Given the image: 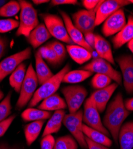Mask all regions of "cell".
I'll list each match as a JSON object with an SVG mask.
<instances>
[{"label": "cell", "instance_id": "cell-39", "mask_svg": "<svg viewBox=\"0 0 133 149\" xmlns=\"http://www.w3.org/2000/svg\"><path fill=\"white\" fill-rule=\"evenodd\" d=\"M100 1L98 0H83L82 4L87 10H92L98 6Z\"/></svg>", "mask_w": 133, "mask_h": 149}, {"label": "cell", "instance_id": "cell-13", "mask_svg": "<svg viewBox=\"0 0 133 149\" xmlns=\"http://www.w3.org/2000/svg\"><path fill=\"white\" fill-rule=\"evenodd\" d=\"M127 22L124 9L120 8L104 22L102 33L106 37L117 34L125 26Z\"/></svg>", "mask_w": 133, "mask_h": 149}, {"label": "cell", "instance_id": "cell-5", "mask_svg": "<svg viewBox=\"0 0 133 149\" xmlns=\"http://www.w3.org/2000/svg\"><path fill=\"white\" fill-rule=\"evenodd\" d=\"M63 123L76 139L83 149H88L83 132V110H79L76 112L70 113L65 115Z\"/></svg>", "mask_w": 133, "mask_h": 149}, {"label": "cell", "instance_id": "cell-14", "mask_svg": "<svg viewBox=\"0 0 133 149\" xmlns=\"http://www.w3.org/2000/svg\"><path fill=\"white\" fill-rule=\"evenodd\" d=\"M122 72L124 86L126 92L133 94V57L123 55L116 59Z\"/></svg>", "mask_w": 133, "mask_h": 149}, {"label": "cell", "instance_id": "cell-32", "mask_svg": "<svg viewBox=\"0 0 133 149\" xmlns=\"http://www.w3.org/2000/svg\"><path fill=\"white\" fill-rule=\"evenodd\" d=\"M20 11V6L16 1H10L0 8V16L12 17L16 15Z\"/></svg>", "mask_w": 133, "mask_h": 149}, {"label": "cell", "instance_id": "cell-50", "mask_svg": "<svg viewBox=\"0 0 133 149\" xmlns=\"http://www.w3.org/2000/svg\"><path fill=\"white\" fill-rule=\"evenodd\" d=\"M129 2L131 4H133V0H129Z\"/></svg>", "mask_w": 133, "mask_h": 149}, {"label": "cell", "instance_id": "cell-6", "mask_svg": "<svg viewBox=\"0 0 133 149\" xmlns=\"http://www.w3.org/2000/svg\"><path fill=\"white\" fill-rule=\"evenodd\" d=\"M40 16L52 36L69 45L73 44L68 34L64 22L61 17L49 13L41 14Z\"/></svg>", "mask_w": 133, "mask_h": 149}, {"label": "cell", "instance_id": "cell-48", "mask_svg": "<svg viewBox=\"0 0 133 149\" xmlns=\"http://www.w3.org/2000/svg\"><path fill=\"white\" fill-rule=\"evenodd\" d=\"M4 93L3 92V91L1 89H0V101H1L2 99L4 98Z\"/></svg>", "mask_w": 133, "mask_h": 149}, {"label": "cell", "instance_id": "cell-43", "mask_svg": "<svg viewBox=\"0 0 133 149\" xmlns=\"http://www.w3.org/2000/svg\"><path fill=\"white\" fill-rule=\"evenodd\" d=\"M6 48V42L5 40L0 36V58H1L5 52Z\"/></svg>", "mask_w": 133, "mask_h": 149}, {"label": "cell", "instance_id": "cell-47", "mask_svg": "<svg viewBox=\"0 0 133 149\" xmlns=\"http://www.w3.org/2000/svg\"><path fill=\"white\" fill-rule=\"evenodd\" d=\"M127 46L128 48L130 49V51L133 53V39L127 43Z\"/></svg>", "mask_w": 133, "mask_h": 149}, {"label": "cell", "instance_id": "cell-45", "mask_svg": "<svg viewBox=\"0 0 133 149\" xmlns=\"http://www.w3.org/2000/svg\"><path fill=\"white\" fill-rule=\"evenodd\" d=\"M32 2L36 5H39L44 3H47L49 2V1H48V0H33Z\"/></svg>", "mask_w": 133, "mask_h": 149}, {"label": "cell", "instance_id": "cell-28", "mask_svg": "<svg viewBox=\"0 0 133 149\" xmlns=\"http://www.w3.org/2000/svg\"><path fill=\"white\" fill-rule=\"evenodd\" d=\"M51 116V111L32 107L24 110L21 114V118L25 122L44 120L50 118Z\"/></svg>", "mask_w": 133, "mask_h": 149}, {"label": "cell", "instance_id": "cell-1", "mask_svg": "<svg viewBox=\"0 0 133 149\" xmlns=\"http://www.w3.org/2000/svg\"><path fill=\"white\" fill-rule=\"evenodd\" d=\"M129 114L130 111L125 107L122 94L118 93L107 107L103 120L104 126L112 136L116 145L118 144L119 130Z\"/></svg>", "mask_w": 133, "mask_h": 149}, {"label": "cell", "instance_id": "cell-44", "mask_svg": "<svg viewBox=\"0 0 133 149\" xmlns=\"http://www.w3.org/2000/svg\"><path fill=\"white\" fill-rule=\"evenodd\" d=\"M124 104L126 109L129 111H133V97L129 98L124 102Z\"/></svg>", "mask_w": 133, "mask_h": 149}, {"label": "cell", "instance_id": "cell-12", "mask_svg": "<svg viewBox=\"0 0 133 149\" xmlns=\"http://www.w3.org/2000/svg\"><path fill=\"white\" fill-rule=\"evenodd\" d=\"M129 4H131L129 0L100 1L97 6V10L96 12V26H99L117 10Z\"/></svg>", "mask_w": 133, "mask_h": 149}, {"label": "cell", "instance_id": "cell-21", "mask_svg": "<svg viewBox=\"0 0 133 149\" xmlns=\"http://www.w3.org/2000/svg\"><path fill=\"white\" fill-rule=\"evenodd\" d=\"M35 73L39 81V84L42 85L51 79L54 74L45 63L39 50L36 52L35 54Z\"/></svg>", "mask_w": 133, "mask_h": 149}, {"label": "cell", "instance_id": "cell-31", "mask_svg": "<svg viewBox=\"0 0 133 149\" xmlns=\"http://www.w3.org/2000/svg\"><path fill=\"white\" fill-rule=\"evenodd\" d=\"M39 51L43 58L52 65H57L62 62L53 49L47 44L40 48Z\"/></svg>", "mask_w": 133, "mask_h": 149}, {"label": "cell", "instance_id": "cell-8", "mask_svg": "<svg viewBox=\"0 0 133 149\" xmlns=\"http://www.w3.org/2000/svg\"><path fill=\"white\" fill-rule=\"evenodd\" d=\"M83 122L88 127L98 130L107 136L110 135V132L105 128L101 121L99 111L90 97L87 98L84 103Z\"/></svg>", "mask_w": 133, "mask_h": 149}, {"label": "cell", "instance_id": "cell-7", "mask_svg": "<svg viewBox=\"0 0 133 149\" xmlns=\"http://www.w3.org/2000/svg\"><path fill=\"white\" fill-rule=\"evenodd\" d=\"M61 92L65 97L70 113H75L80 110L88 95L87 89L80 85L65 86Z\"/></svg>", "mask_w": 133, "mask_h": 149}, {"label": "cell", "instance_id": "cell-29", "mask_svg": "<svg viewBox=\"0 0 133 149\" xmlns=\"http://www.w3.org/2000/svg\"><path fill=\"white\" fill-rule=\"evenodd\" d=\"M92 74V72L83 69L70 71L65 74L63 82L68 84L79 83L89 78Z\"/></svg>", "mask_w": 133, "mask_h": 149}, {"label": "cell", "instance_id": "cell-41", "mask_svg": "<svg viewBox=\"0 0 133 149\" xmlns=\"http://www.w3.org/2000/svg\"><path fill=\"white\" fill-rule=\"evenodd\" d=\"M51 6H56L58 5H75L77 4V0H52L51 2Z\"/></svg>", "mask_w": 133, "mask_h": 149}, {"label": "cell", "instance_id": "cell-26", "mask_svg": "<svg viewBox=\"0 0 133 149\" xmlns=\"http://www.w3.org/2000/svg\"><path fill=\"white\" fill-rule=\"evenodd\" d=\"M44 120L32 122L24 128V133L28 146H30L38 138L44 123Z\"/></svg>", "mask_w": 133, "mask_h": 149}, {"label": "cell", "instance_id": "cell-38", "mask_svg": "<svg viewBox=\"0 0 133 149\" xmlns=\"http://www.w3.org/2000/svg\"><path fill=\"white\" fill-rule=\"evenodd\" d=\"M15 118L16 115H11L8 117L4 120L0 122V137H1L2 136L4 135V134L9 128L12 122H13Z\"/></svg>", "mask_w": 133, "mask_h": 149}, {"label": "cell", "instance_id": "cell-27", "mask_svg": "<svg viewBox=\"0 0 133 149\" xmlns=\"http://www.w3.org/2000/svg\"><path fill=\"white\" fill-rule=\"evenodd\" d=\"M26 73V65L22 63L10 74L9 78L10 85L18 93H20Z\"/></svg>", "mask_w": 133, "mask_h": 149}, {"label": "cell", "instance_id": "cell-17", "mask_svg": "<svg viewBox=\"0 0 133 149\" xmlns=\"http://www.w3.org/2000/svg\"><path fill=\"white\" fill-rule=\"evenodd\" d=\"M94 48L99 57L104 59L110 64L115 65L111 45L104 37L98 34L95 35Z\"/></svg>", "mask_w": 133, "mask_h": 149}, {"label": "cell", "instance_id": "cell-46", "mask_svg": "<svg viewBox=\"0 0 133 149\" xmlns=\"http://www.w3.org/2000/svg\"><path fill=\"white\" fill-rule=\"evenodd\" d=\"M13 147H11L9 145L6 143L0 144V149H12Z\"/></svg>", "mask_w": 133, "mask_h": 149}, {"label": "cell", "instance_id": "cell-10", "mask_svg": "<svg viewBox=\"0 0 133 149\" xmlns=\"http://www.w3.org/2000/svg\"><path fill=\"white\" fill-rule=\"evenodd\" d=\"M82 69L92 73L104 74L115 81L118 85L122 84V78L120 73L115 69L109 62L100 57H96Z\"/></svg>", "mask_w": 133, "mask_h": 149}, {"label": "cell", "instance_id": "cell-2", "mask_svg": "<svg viewBox=\"0 0 133 149\" xmlns=\"http://www.w3.org/2000/svg\"><path fill=\"white\" fill-rule=\"evenodd\" d=\"M70 70V65H66L61 70L58 72L48 81L37 89L29 103V107L37 106L41 101L54 94L59 89L65 74Z\"/></svg>", "mask_w": 133, "mask_h": 149}, {"label": "cell", "instance_id": "cell-40", "mask_svg": "<svg viewBox=\"0 0 133 149\" xmlns=\"http://www.w3.org/2000/svg\"><path fill=\"white\" fill-rule=\"evenodd\" d=\"M85 140L88 145V149H110L109 147H106L104 145L96 143L92 141H91L88 138L85 136Z\"/></svg>", "mask_w": 133, "mask_h": 149}, {"label": "cell", "instance_id": "cell-11", "mask_svg": "<svg viewBox=\"0 0 133 149\" xmlns=\"http://www.w3.org/2000/svg\"><path fill=\"white\" fill-rule=\"evenodd\" d=\"M97 6L92 10H81L72 15L75 26L83 33L93 32L95 29Z\"/></svg>", "mask_w": 133, "mask_h": 149}, {"label": "cell", "instance_id": "cell-49", "mask_svg": "<svg viewBox=\"0 0 133 149\" xmlns=\"http://www.w3.org/2000/svg\"><path fill=\"white\" fill-rule=\"evenodd\" d=\"M12 149H21V148H20L19 147H13V148H12Z\"/></svg>", "mask_w": 133, "mask_h": 149}, {"label": "cell", "instance_id": "cell-37", "mask_svg": "<svg viewBox=\"0 0 133 149\" xmlns=\"http://www.w3.org/2000/svg\"><path fill=\"white\" fill-rule=\"evenodd\" d=\"M55 144V140L53 136L51 135H46L42 138L40 141L41 149H53Z\"/></svg>", "mask_w": 133, "mask_h": 149}, {"label": "cell", "instance_id": "cell-18", "mask_svg": "<svg viewBox=\"0 0 133 149\" xmlns=\"http://www.w3.org/2000/svg\"><path fill=\"white\" fill-rule=\"evenodd\" d=\"M133 39V16H128V20L123 29L112 39L113 47L118 49Z\"/></svg>", "mask_w": 133, "mask_h": 149}, {"label": "cell", "instance_id": "cell-25", "mask_svg": "<svg viewBox=\"0 0 133 149\" xmlns=\"http://www.w3.org/2000/svg\"><path fill=\"white\" fill-rule=\"evenodd\" d=\"M82 130L84 136L91 141L108 147H110L112 146L113 141L108 137V136H107L103 132L90 128L86 125L85 124H83Z\"/></svg>", "mask_w": 133, "mask_h": 149}, {"label": "cell", "instance_id": "cell-9", "mask_svg": "<svg viewBox=\"0 0 133 149\" xmlns=\"http://www.w3.org/2000/svg\"><path fill=\"white\" fill-rule=\"evenodd\" d=\"M31 49L30 47L11 55L0 62V82L13 73L23 61L30 58Z\"/></svg>", "mask_w": 133, "mask_h": 149}, {"label": "cell", "instance_id": "cell-36", "mask_svg": "<svg viewBox=\"0 0 133 149\" xmlns=\"http://www.w3.org/2000/svg\"><path fill=\"white\" fill-rule=\"evenodd\" d=\"M47 45L50 46L53 49L55 52L58 55V56L62 61L65 58L66 49L64 45L62 43H61L59 41H53L49 44H47Z\"/></svg>", "mask_w": 133, "mask_h": 149}, {"label": "cell", "instance_id": "cell-22", "mask_svg": "<svg viewBox=\"0 0 133 149\" xmlns=\"http://www.w3.org/2000/svg\"><path fill=\"white\" fill-rule=\"evenodd\" d=\"M65 115V111L64 110L55 111L46 124L42 135L43 137L47 135L57 133L61 128Z\"/></svg>", "mask_w": 133, "mask_h": 149}, {"label": "cell", "instance_id": "cell-35", "mask_svg": "<svg viewBox=\"0 0 133 149\" xmlns=\"http://www.w3.org/2000/svg\"><path fill=\"white\" fill-rule=\"evenodd\" d=\"M19 22L15 19L0 20V33H6L18 28Z\"/></svg>", "mask_w": 133, "mask_h": 149}, {"label": "cell", "instance_id": "cell-20", "mask_svg": "<svg viewBox=\"0 0 133 149\" xmlns=\"http://www.w3.org/2000/svg\"><path fill=\"white\" fill-rule=\"evenodd\" d=\"M118 142L120 149L133 148V120L122 125L119 132Z\"/></svg>", "mask_w": 133, "mask_h": 149}, {"label": "cell", "instance_id": "cell-34", "mask_svg": "<svg viewBox=\"0 0 133 149\" xmlns=\"http://www.w3.org/2000/svg\"><path fill=\"white\" fill-rule=\"evenodd\" d=\"M11 92H9L6 97L0 103V122L6 119L11 112Z\"/></svg>", "mask_w": 133, "mask_h": 149}, {"label": "cell", "instance_id": "cell-42", "mask_svg": "<svg viewBox=\"0 0 133 149\" xmlns=\"http://www.w3.org/2000/svg\"><path fill=\"white\" fill-rule=\"evenodd\" d=\"M84 40H85L87 44L94 49V42H95V35L93 33V32L84 34Z\"/></svg>", "mask_w": 133, "mask_h": 149}, {"label": "cell", "instance_id": "cell-33", "mask_svg": "<svg viewBox=\"0 0 133 149\" xmlns=\"http://www.w3.org/2000/svg\"><path fill=\"white\" fill-rule=\"evenodd\" d=\"M112 79L103 74L96 73L91 80V85L95 89L100 90L107 87L112 83Z\"/></svg>", "mask_w": 133, "mask_h": 149}, {"label": "cell", "instance_id": "cell-23", "mask_svg": "<svg viewBox=\"0 0 133 149\" xmlns=\"http://www.w3.org/2000/svg\"><path fill=\"white\" fill-rule=\"evenodd\" d=\"M67 51L71 58L79 65H82L91 59L92 54L88 49L77 45H67Z\"/></svg>", "mask_w": 133, "mask_h": 149}, {"label": "cell", "instance_id": "cell-19", "mask_svg": "<svg viewBox=\"0 0 133 149\" xmlns=\"http://www.w3.org/2000/svg\"><path fill=\"white\" fill-rule=\"evenodd\" d=\"M51 36L45 24L41 23L31 32L27 40L34 48H37L50 39Z\"/></svg>", "mask_w": 133, "mask_h": 149}, {"label": "cell", "instance_id": "cell-30", "mask_svg": "<svg viewBox=\"0 0 133 149\" xmlns=\"http://www.w3.org/2000/svg\"><path fill=\"white\" fill-rule=\"evenodd\" d=\"M78 143L71 135L60 136L55 140L53 149H78Z\"/></svg>", "mask_w": 133, "mask_h": 149}, {"label": "cell", "instance_id": "cell-4", "mask_svg": "<svg viewBox=\"0 0 133 149\" xmlns=\"http://www.w3.org/2000/svg\"><path fill=\"white\" fill-rule=\"evenodd\" d=\"M39 81L32 63H30L27 70L20 91V95L16 104V109L21 110L30 102L37 90Z\"/></svg>", "mask_w": 133, "mask_h": 149}, {"label": "cell", "instance_id": "cell-16", "mask_svg": "<svg viewBox=\"0 0 133 149\" xmlns=\"http://www.w3.org/2000/svg\"><path fill=\"white\" fill-rule=\"evenodd\" d=\"M118 86L116 83L111 84L110 85L103 89L94 91L90 98L97 108L100 113H103L106 109L108 102Z\"/></svg>", "mask_w": 133, "mask_h": 149}, {"label": "cell", "instance_id": "cell-24", "mask_svg": "<svg viewBox=\"0 0 133 149\" xmlns=\"http://www.w3.org/2000/svg\"><path fill=\"white\" fill-rule=\"evenodd\" d=\"M67 107L65 101L56 93L44 99L39 106V109L49 111L64 110Z\"/></svg>", "mask_w": 133, "mask_h": 149}, {"label": "cell", "instance_id": "cell-15", "mask_svg": "<svg viewBox=\"0 0 133 149\" xmlns=\"http://www.w3.org/2000/svg\"><path fill=\"white\" fill-rule=\"evenodd\" d=\"M59 13L63 19L68 34L72 41L73 42V43L77 44V45L86 48L93 55L94 52V49L87 44L85 40H84L83 34L75 26L73 22H72L68 14H67L64 11H60Z\"/></svg>", "mask_w": 133, "mask_h": 149}, {"label": "cell", "instance_id": "cell-3", "mask_svg": "<svg viewBox=\"0 0 133 149\" xmlns=\"http://www.w3.org/2000/svg\"><path fill=\"white\" fill-rule=\"evenodd\" d=\"M20 22L16 36H24L26 38L31 32L39 25V19L37 11L28 1L20 0Z\"/></svg>", "mask_w": 133, "mask_h": 149}]
</instances>
